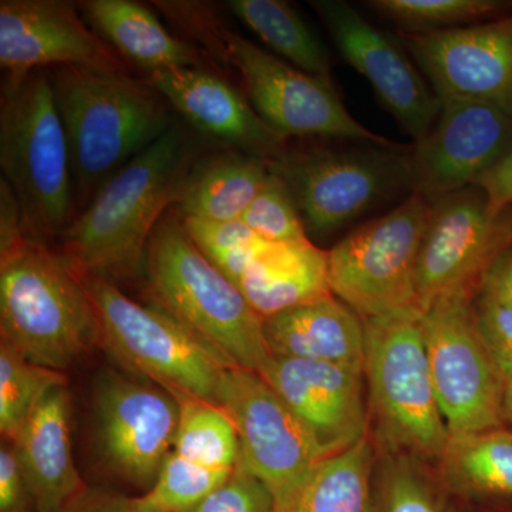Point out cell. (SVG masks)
<instances>
[{
	"label": "cell",
	"instance_id": "f546056e",
	"mask_svg": "<svg viewBox=\"0 0 512 512\" xmlns=\"http://www.w3.org/2000/svg\"><path fill=\"white\" fill-rule=\"evenodd\" d=\"M448 471L484 493L512 495V431L494 429L450 440Z\"/></svg>",
	"mask_w": 512,
	"mask_h": 512
},
{
	"label": "cell",
	"instance_id": "cb8c5ba5",
	"mask_svg": "<svg viewBox=\"0 0 512 512\" xmlns=\"http://www.w3.org/2000/svg\"><path fill=\"white\" fill-rule=\"evenodd\" d=\"M84 20L121 57L148 74L160 70L204 69L201 50L171 35L146 6L133 0H84Z\"/></svg>",
	"mask_w": 512,
	"mask_h": 512
},
{
	"label": "cell",
	"instance_id": "ab89813d",
	"mask_svg": "<svg viewBox=\"0 0 512 512\" xmlns=\"http://www.w3.org/2000/svg\"><path fill=\"white\" fill-rule=\"evenodd\" d=\"M18 197L8 181L0 178V254L18 247L28 237Z\"/></svg>",
	"mask_w": 512,
	"mask_h": 512
},
{
	"label": "cell",
	"instance_id": "f35d334b",
	"mask_svg": "<svg viewBox=\"0 0 512 512\" xmlns=\"http://www.w3.org/2000/svg\"><path fill=\"white\" fill-rule=\"evenodd\" d=\"M471 187L484 195L487 210L493 218H503L512 207V148L498 158Z\"/></svg>",
	"mask_w": 512,
	"mask_h": 512
},
{
	"label": "cell",
	"instance_id": "8992f818",
	"mask_svg": "<svg viewBox=\"0 0 512 512\" xmlns=\"http://www.w3.org/2000/svg\"><path fill=\"white\" fill-rule=\"evenodd\" d=\"M96 312L99 346L127 375L220 406L227 362L156 306L140 305L120 286L82 276Z\"/></svg>",
	"mask_w": 512,
	"mask_h": 512
},
{
	"label": "cell",
	"instance_id": "5bb4252c",
	"mask_svg": "<svg viewBox=\"0 0 512 512\" xmlns=\"http://www.w3.org/2000/svg\"><path fill=\"white\" fill-rule=\"evenodd\" d=\"M94 426L110 470L134 487L150 490L174 450L180 404L173 393L107 370L93 392Z\"/></svg>",
	"mask_w": 512,
	"mask_h": 512
},
{
	"label": "cell",
	"instance_id": "b9f144b4",
	"mask_svg": "<svg viewBox=\"0 0 512 512\" xmlns=\"http://www.w3.org/2000/svg\"><path fill=\"white\" fill-rule=\"evenodd\" d=\"M480 289L483 295L512 309V249L503 252L485 272Z\"/></svg>",
	"mask_w": 512,
	"mask_h": 512
},
{
	"label": "cell",
	"instance_id": "ba28073f",
	"mask_svg": "<svg viewBox=\"0 0 512 512\" xmlns=\"http://www.w3.org/2000/svg\"><path fill=\"white\" fill-rule=\"evenodd\" d=\"M431 204L413 192L328 251L329 288L363 320L416 308L417 259Z\"/></svg>",
	"mask_w": 512,
	"mask_h": 512
},
{
	"label": "cell",
	"instance_id": "d590c367",
	"mask_svg": "<svg viewBox=\"0 0 512 512\" xmlns=\"http://www.w3.org/2000/svg\"><path fill=\"white\" fill-rule=\"evenodd\" d=\"M478 330L504 380L512 379V309L481 295L476 311Z\"/></svg>",
	"mask_w": 512,
	"mask_h": 512
},
{
	"label": "cell",
	"instance_id": "d6a6232c",
	"mask_svg": "<svg viewBox=\"0 0 512 512\" xmlns=\"http://www.w3.org/2000/svg\"><path fill=\"white\" fill-rule=\"evenodd\" d=\"M370 8L410 28H447L460 23L504 16L507 3L498 0H373Z\"/></svg>",
	"mask_w": 512,
	"mask_h": 512
},
{
	"label": "cell",
	"instance_id": "2e32d148",
	"mask_svg": "<svg viewBox=\"0 0 512 512\" xmlns=\"http://www.w3.org/2000/svg\"><path fill=\"white\" fill-rule=\"evenodd\" d=\"M404 40L439 99L478 101L512 116V13Z\"/></svg>",
	"mask_w": 512,
	"mask_h": 512
},
{
	"label": "cell",
	"instance_id": "ffe728a7",
	"mask_svg": "<svg viewBox=\"0 0 512 512\" xmlns=\"http://www.w3.org/2000/svg\"><path fill=\"white\" fill-rule=\"evenodd\" d=\"M147 82L198 131L271 161L286 150L288 138L269 126L224 79L205 69L160 70Z\"/></svg>",
	"mask_w": 512,
	"mask_h": 512
},
{
	"label": "cell",
	"instance_id": "d4e9b609",
	"mask_svg": "<svg viewBox=\"0 0 512 512\" xmlns=\"http://www.w3.org/2000/svg\"><path fill=\"white\" fill-rule=\"evenodd\" d=\"M271 170L268 161L245 153H224L192 165L178 198L183 218L241 220Z\"/></svg>",
	"mask_w": 512,
	"mask_h": 512
},
{
	"label": "cell",
	"instance_id": "83f0119b",
	"mask_svg": "<svg viewBox=\"0 0 512 512\" xmlns=\"http://www.w3.org/2000/svg\"><path fill=\"white\" fill-rule=\"evenodd\" d=\"M173 394L180 404L173 451L202 466L234 471L239 461V440L231 417L215 404Z\"/></svg>",
	"mask_w": 512,
	"mask_h": 512
},
{
	"label": "cell",
	"instance_id": "44dd1931",
	"mask_svg": "<svg viewBox=\"0 0 512 512\" xmlns=\"http://www.w3.org/2000/svg\"><path fill=\"white\" fill-rule=\"evenodd\" d=\"M8 441V440H6ZM10 443L39 512H62L87 490L74 466L67 387L43 400Z\"/></svg>",
	"mask_w": 512,
	"mask_h": 512
},
{
	"label": "cell",
	"instance_id": "8d00e7d4",
	"mask_svg": "<svg viewBox=\"0 0 512 512\" xmlns=\"http://www.w3.org/2000/svg\"><path fill=\"white\" fill-rule=\"evenodd\" d=\"M384 500L386 512H440L420 478L403 466L390 471Z\"/></svg>",
	"mask_w": 512,
	"mask_h": 512
},
{
	"label": "cell",
	"instance_id": "836d02e7",
	"mask_svg": "<svg viewBox=\"0 0 512 512\" xmlns=\"http://www.w3.org/2000/svg\"><path fill=\"white\" fill-rule=\"evenodd\" d=\"M259 238L266 242L298 241L308 238L288 185L275 173L269 174L261 191L241 218Z\"/></svg>",
	"mask_w": 512,
	"mask_h": 512
},
{
	"label": "cell",
	"instance_id": "9c48e42d",
	"mask_svg": "<svg viewBox=\"0 0 512 512\" xmlns=\"http://www.w3.org/2000/svg\"><path fill=\"white\" fill-rule=\"evenodd\" d=\"M473 293L444 296L421 312L431 377L450 440L503 424L504 377L485 348Z\"/></svg>",
	"mask_w": 512,
	"mask_h": 512
},
{
	"label": "cell",
	"instance_id": "4dcf8cb0",
	"mask_svg": "<svg viewBox=\"0 0 512 512\" xmlns=\"http://www.w3.org/2000/svg\"><path fill=\"white\" fill-rule=\"evenodd\" d=\"M181 220L195 247L237 286L266 245V241L241 220L215 222L183 217Z\"/></svg>",
	"mask_w": 512,
	"mask_h": 512
},
{
	"label": "cell",
	"instance_id": "484cf974",
	"mask_svg": "<svg viewBox=\"0 0 512 512\" xmlns=\"http://www.w3.org/2000/svg\"><path fill=\"white\" fill-rule=\"evenodd\" d=\"M373 451L362 440L326 457L301 483L274 501L272 512H370Z\"/></svg>",
	"mask_w": 512,
	"mask_h": 512
},
{
	"label": "cell",
	"instance_id": "9a60e30c",
	"mask_svg": "<svg viewBox=\"0 0 512 512\" xmlns=\"http://www.w3.org/2000/svg\"><path fill=\"white\" fill-rule=\"evenodd\" d=\"M59 66L127 72L119 53L86 25L79 6L63 0H2L3 90L15 89L36 70Z\"/></svg>",
	"mask_w": 512,
	"mask_h": 512
},
{
	"label": "cell",
	"instance_id": "30bf717a",
	"mask_svg": "<svg viewBox=\"0 0 512 512\" xmlns=\"http://www.w3.org/2000/svg\"><path fill=\"white\" fill-rule=\"evenodd\" d=\"M212 55L238 70L256 113L285 138H345L387 150L404 148L360 124L340 100L329 77L286 64L224 25L218 29Z\"/></svg>",
	"mask_w": 512,
	"mask_h": 512
},
{
	"label": "cell",
	"instance_id": "4316f807",
	"mask_svg": "<svg viewBox=\"0 0 512 512\" xmlns=\"http://www.w3.org/2000/svg\"><path fill=\"white\" fill-rule=\"evenodd\" d=\"M227 8L275 53L303 72L329 77L325 47L284 0H229Z\"/></svg>",
	"mask_w": 512,
	"mask_h": 512
},
{
	"label": "cell",
	"instance_id": "8fae6325",
	"mask_svg": "<svg viewBox=\"0 0 512 512\" xmlns=\"http://www.w3.org/2000/svg\"><path fill=\"white\" fill-rule=\"evenodd\" d=\"M268 165L291 190L305 228L318 237L332 235L399 188L412 187V154L387 148L285 150Z\"/></svg>",
	"mask_w": 512,
	"mask_h": 512
},
{
	"label": "cell",
	"instance_id": "7bdbcfd3",
	"mask_svg": "<svg viewBox=\"0 0 512 512\" xmlns=\"http://www.w3.org/2000/svg\"><path fill=\"white\" fill-rule=\"evenodd\" d=\"M503 410L504 419L512 424V379L504 382Z\"/></svg>",
	"mask_w": 512,
	"mask_h": 512
},
{
	"label": "cell",
	"instance_id": "7a4b0ae2",
	"mask_svg": "<svg viewBox=\"0 0 512 512\" xmlns=\"http://www.w3.org/2000/svg\"><path fill=\"white\" fill-rule=\"evenodd\" d=\"M50 77L83 197L97 194L175 123L167 100L128 72L59 66Z\"/></svg>",
	"mask_w": 512,
	"mask_h": 512
},
{
	"label": "cell",
	"instance_id": "1f68e13d",
	"mask_svg": "<svg viewBox=\"0 0 512 512\" xmlns=\"http://www.w3.org/2000/svg\"><path fill=\"white\" fill-rule=\"evenodd\" d=\"M232 471L202 466L171 451L156 483L143 495L154 512H188L220 487Z\"/></svg>",
	"mask_w": 512,
	"mask_h": 512
},
{
	"label": "cell",
	"instance_id": "4fadbf2b",
	"mask_svg": "<svg viewBox=\"0 0 512 512\" xmlns=\"http://www.w3.org/2000/svg\"><path fill=\"white\" fill-rule=\"evenodd\" d=\"M512 245L510 218H493L476 187L431 204L417 259L416 309L480 288L485 272Z\"/></svg>",
	"mask_w": 512,
	"mask_h": 512
},
{
	"label": "cell",
	"instance_id": "277c9868",
	"mask_svg": "<svg viewBox=\"0 0 512 512\" xmlns=\"http://www.w3.org/2000/svg\"><path fill=\"white\" fill-rule=\"evenodd\" d=\"M0 342L62 373L99 346L96 312L82 276L30 234L0 254Z\"/></svg>",
	"mask_w": 512,
	"mask_h": 512
},
{
	"label": "cell",
	"instance_id": "ee69618b",
	"mask_svg": "<svg viewBox=\"0 0 512 512\" xmlns=\"http://www.w3.org/2000/svg\"><path fill=\"white\" fill-rule=\"evenodd\" d=\"M511 224H512V218H510Z\"/></svg>",
	"mask_w": 512,
	"mask_h": 512
},
{
	"label": "cell",
	"instance_id": "ac0fdd59",
	"mask_svg": "<svg viewBox=\"0 0 512 512\" xmlns=\"http://www.w3.org/2000/svg\"><path fill=\"white\" fill-rule=\"evenodd\" d=\"M312 9L325 23L343 59L372 86L384 107L416 143L430 133L441 101L419 70L382 30L342 0H313Z\"/></svg>",
	"mask_w": 512,
	"mask_h": 512
},
{
	"label": "cell",
	"instance_id": "74e56055",
	"mask_svg": "<svg viewBox=\"0 0 512 512\" xmlns=\"http://www.w3.org/2000/svg\"><path fill=\"white\" fill-rule=\"evenodd\" d=\"M0 512H39L20 470L15 448L6 440L0 447Z\"/></svg>",
	"mask_w": 512,
	"mask_h": 512
},
{
	"label": "cell",
	"instance_id": "52a82bcc",
	"mask_svg": "<svg viewBox=\"0 0 512 512\" xmlns=\"http://www.w3.org/2000/svg\"><path fill=\"white\" fill-rule=\"evenodd\" d=\"M365 322V373L380 429L396 446L427 457L450 444L431 377L421 312L387 313Z\"/></svg>",
	"mask_w": 512,
	"mask_h": 512
},
{
	"label": "cell",
	"instance_id": "7402d4cb",
	"mask_svg": "<svg viewBox=\"0 0 512 512\" xmlns=\"http://www.w3.org/2000/svg\"><path fill=\"white\" fill-rule=\"evenodd\" d=\"M271 356L313 360L365 373V322L329 295L264 319Z\"/></svg>",
	"mask_w": 512,
	"mask_h": 512
},
{
	"label": "cell",
	"instance_id": "e575fe53",
	"mask_svg": "<svg viewBox=\"0 0 512 512\" xmlns=\"http://www.w3.org/2000/svg\"><path fill=\"white\" fill-rule=\"evenodd\" d=\"M274 497L258 478L237 464L231 476L188 512H272Z\"/></svg>",
	"mask_w": 512,
	"mask_h": 512
},
{
	"label": "cell",
	"instance_id": "e0dca14e",
	"mask_svg": "<svg viewBox=\"0 0 512 512\" xmlns=\"http://www.w3.org/2000/svg\"><path fill=\"white\" fill-rule=\"evenodd\" d=\"M433 128L412 154V188L434 204L471 187L474 180L512 148V116L460 99H440Z\"/></svg>",
	"mask_w": 512,
	"mask_h": 512
},
{
	"label": "cell",
	"instance_id": "f1b7e54d",
	"mask_svg": "<svg viewBox=\"0 0 512 512\" xmlns=\"http://www.w3.org/2000/svg\"><path fill=\"white\" fill-rule=\"evenodd\" d=\"M66 386V376L36 365L0 342V433L12 441L50 393Z\"/></svg>",
	"mask_w": 512,
	"mask_h": 512
},
{
	"label": "cell",
	"instance_id": "603a6c76",
	"mask_svg": "<svg viewBox=\"0 0 512 512\" xmlns=\"http://www.w3.org/2000/svg\"><path fill=\"white\" fill-rule=\"evenodd\" d=\"M238 288L262 319L332 295L328 252L309 238L266 242Z\"/></svg>",
	"mask_w": 512,
	"mask_h": 512
},
{
	"label": "cell",
	"instance_id": "5b68a950",
	"mask_svg": "<svg viewBox=\"0 0 512 512\" xmlns=\"http://www.w3.org/2000/svg\"><path fill=\"white\" fill-rule=\"evenodd\" d=\"M0 168L33 238L49 244L70 224L73 174L49 70L3 90Z\"/></svg>",
	"mask_w": 512,
	"mask_h": 512
},
{
	"label": "cell",
	"instance_id": "60d3db41",
	"mask_svg": "<svg viewBox=\"0 0 512 512\" xmlns=\"http://www.w3.org/2000/svg\"><path fill=\"white\" fill-rule=\"evenodd\" d=\"M62 512H154L143 497L106 493L87 488L82 495L67 505Z\"/></svg>",
	"mask_w": 512,
	"mask_h": 512
},
{
	"label": "cell",
	"instance_id": "d6986e66",
	"mask_svg": "<svg viewBox=\"0 0 512 512\" xmlns=\"http://www.w3.org/2000/svg\"><path fill=\"white\" fill-rule=\"evenodd\" d=\"M258 375L284 399L326 457L366 439L362 373L330 363L271 356Z\"/></svg>",
	"mask_w": 512,
	"mask_h": 512
},
{
	"label": "cell",
	"instance_id": "7c38bea8",
	"mask_svg": "<svg viewBox=\"0 0 512 512\" xmlns=\"http://www.w3.org/2000/svg\"><path fill=\"white\" fill-rule=\"evenodd\" d=\"M220 407L237 429L239 464L268 488L274 501L326 458L284 399L252 370L229 367Z\"/></svg>",
	"mask_w": 512,
	"mask_h": 512
},
{
	"label": "cell",
	"instance_id": "6da1fadb",
	"mask_svg": "<svg viewBox=\"0 0 512 512\" xmlns=\"http://www.w3.org/2000/svg\"><path fill=\"white\" fill-rule=\"evenodd\" d=\"M194 141L177 121L111 177L62 235L64 259L80 276L119 286L144 268L151 235L180 198Z\"/></svg>",
	"mask_w": 512,
	"mask_h": 512
},
{
	"label": "cell",
	"instance_id": "3957f363",
	"mask_svg": "<svg viewBox=\"0 0 512 512\" xmlns=\"http://www.w3.org/2000/svg\"><path fill=\"white\" fill-rule=\"evenodd\" d=\"M143 272L154 306L229 366L258 373L271 359L264 319L195 247L177 211H168L151 235Z\"/></svg>",
	"mask_w": 512,
	"mask_h": 512
}]
</instances>
